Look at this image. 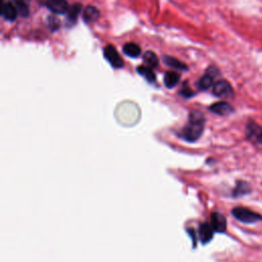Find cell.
Listing matches in <instances>:
<instances>
[{"label": "cell", "instance_id": "6da1fadb", "mask_svg": "<svg viewBox=\"0 0 262 262\" xmlns=\"http://www.w3.org/2000/svg\"><path fill=\"white\" fill-rule=\"evenodd\" d=\"M204 123L205 119L200 112L191 113L189 123L181 132V137L190 143L196 142L203 133Z\"/></svg>", "mask_w": 262, "mask_h": 262}, {"label": "cell", "instance_id": "7a4b0ae2", "mask_svg": "<svg viewBox=\"0 0 262 262\" xmlns=\"http://www.w3.org/2000/svg\"><path fill=\"white\" fill-rule=\"evenodd\" d=\"M232 213L236 219H238L239 221H242V223H245V224H253V223H257V221L262 220L261 215L247 208L237 207L233 210Z\"/></svg>", "mask_w": 262, "mask_h": 262}, {"label": "cell", "instance_id": "3957f363", "mask_svg": "<svg viewBox=\"0 0 262 262\" xmlns=\"http://www.w3.org/2000/svg\"><path fill=\"white\" fill-rule=\"evenodd\" d=\"M104 54L108 62L114 67V68H122L123 67V60L121 58L119 52L117 51L116 47L113 45H107L104 49Z\"/></svg>", "mask_w": 262, "mask_h": 262}, {"label": "cell", "instance_id": "277c9868", "mask_svg": "<svg viewBox=\"0 0 262 262\" xmlns=\"http://www.w3.org/2000/svg\"><path fill=\"white\" fill-rule=\"evenodd\" d=\"M213 93L218 97L228 98L233 96L234 89L228 81H226V80H221V81H218L213 85Z\"/></svg>", "mask_w": 262, "mask_h": 262}, {"label": "cell", "instance_id": "5b68a950", "mask_svg": "<svg viewBox=\"0 0 262 262\" xmlns=\"http://www.w3.org/2000/svg\"><path fill=\"white\" fill-rule=\"evenodd\" d=\"M246 134L249 140L257 145H262V126L255 122H250L246 128Z\"/></svg>", "mask_w": 262, "mask_h": 262}, {"label": "cell", "instance_id": "8992f818", "mask_svg": "<svg viewBox=\"0 0 262 262\" xmlns=\"http://www.w3.org/2000/svg\"><path fill=\"white\" fill-rule=\"evenodd\" d=\"M45 4L50 11L57 14L67 13L70 8L67 0H48Z\"/></svg>", "mask_w": 262, "mask_h": 262}, {"label": "cell", "instance_id": "52a82bcc", "mask_svg": "<svg viewBox=\"0 0 262 262\" xmlns=\"http://www.w3.org/2000/svg\"><path fill=\"white\" fill-rule=\"evenodd\" d=\"M211 227L214 232L217 233H225L227 231V219L226 217L217 212L211 214Z\"/></svg>", "mask_w": 262, "mask_h": 262}, {"label": "cell", "instance_id": "ba28073f", "mask_svg": "<svg viewBox=\"0 0 262 262\" xmlns=\"http://www.w3.org/2000/svg\"><path fill=\"white\" fill-rule=\"evenodd\" d=\"M18 9L11 2H2L1 5V15L6 21H14L17 16Z\"/></svg>", "mask_w": 262, "mask_h": 262}, {"label": "cell", "instance_id": "9c48e42d", "mask_svg": "<svg viewBox=\"0 0 262 262\" xmlns=\"http://www.w3.org/2000/svg\"><path fill=\"white\" fill-rule=\"evenodd\" d=\"M214 70H215L214 68H210V69L207 71V73L199 80L198 86H199L200 89L206 90V89L210 88V87L213 85L214 78H215V76H216V74L213 73Z\"/></svg>", "mask_w": 262, "mask_h": 262}, {"label": "cell", "instance_id": "30bf717a", "mask_svg": "<svg viewBox=\"0 0 262 262\" xmlns=\"http://www.w3.org/2000/svg\"><path fill=\"white\" fill-rule=\"evenodd\" d=\"M213 228L209 224H202L199 229V236L203 244H207L213 238Z\"/></svg>", "mask_w": 262, "mask_h": 262}, {"label": "cell", "instance_id": "8fae6325", "mask_svg": "<svg viewBox=\"0 0 262 262\" xmlns=\"http://www.w3.org/2000/svg\"><path fill=\"white\" fill-rule=\"evenodd\" d=\"M211 112L220 115V116H227L230 115L234 112L233 107L226 102H219V103H215L210 107Z\"/></svg>", "mask_w": 262, "mask_h": 262}, {"label": "cell", "instance_id": "7c38bea8", "mask_svg": "<svg viewBox=\"0 0 262 262\" xmlns=\"http://www.w3.org/2000/svg\"><path fill=\"white\" fill-rule=\"evenodd\" d=\"M82 10V5L79 4V3H75L72 6H70L68 12H67V22L70 25H73L76 21H77V17L80 14Z\"/></svg>", "mask_w": 262, "mask_h": 262}, {"label": "cell", "instance_id": "4fadbf2b", "mask_svg": "<svg viewBox=\"0 0 262 262\" xmlns=\"http://www.w3.org/2000/svg\"><path fill=\"white\" fill-rule=\"evenodd\" d=\"M99 16V11L94 6H87L83 10V18L86 23H93Z\"/></svg>", "mask_w": 262, "mask_h": 262}, {"label": "cell", "instance_id": "5bb4252c", "mask_svg": "<svg viewBox=\"0 0 262 262\" xmlns=\"http://www.w3.org/2000/svg\"><path fill=\"white\" fill-rule=\"evenodd\" d=\"M163 60H164V63H165L167 66H169V67H171V68H174V69H176V70H183V71L188 70V67H187L186 64H184L183 62H180V60H178L177 58H175V57H173V56H168V55H166V56H164Z\"/></svg>", "mask_w": 262, "mask_h": 262}, {"label": "cell", "instance_id": "9a60e30c", "mask_svg": "<svg viewBox=\"0 0 262 262\" xmlns=\"http://www.w3.org/2000/svg\"><path fill=\"white\" fill-rule=\"evenodd\" d=\"M179 79H180V76L176 72L169 71L165 74L164 83L168 88H173L178 84Z\"/></svg>", "mask_w": 262, "mask_h": 262}, {"label": "cell", "instance_id": "2e32d148", "mask_svg": "<svg viewBox=\"0 0 262 262\" xmlns=\"http://www.w3.org/2000/svg\"><path fill=\"white\" fill-rule=\"evenodd\" d=\"M137 73L139 75H142L143 77L146 78V80H148L149 82L153 83L156 81V76L154 71L152 70V68L148 67V66H140L137 68Z\"/></svg>", "mask_w": 262, "mask_h": 262}, {"label": "cell", "instance_id": "e0dca14e", "mask_svg": "<svg viewBox=\"0 0 262 262\" xmlns=\"http://www.w3.org/2000/svg\"><path fill=\"white\" fill-rule=\"evenodd\" d=\"M123 50H124L125 54L130 56V57H137V56H139L140 52H142V49H140V47L136 43H133V42L126 43L123 46Z\"/></svg>", "mask_w": 262, "mask_h": 262}, {"label": "cell", "instance_id": "ac0fdd59", "mask_svg": "<svg viewBox=\"0 0 262 262\" xmlns=\"http://www.w3.org/2000/svg\"><path fill=\"white\" fill-rule=\"evenodd\" d=\"M144 62L146 63V65L150 68H157L159 66V58L157 56V54L153 51H147L144 54Z\"/></svg>", "mask_w": 262, "mask_h": 262}, {"label": "cell", "instance_id": "d6986e66", "mask_svg": "<svg viewBox=\"0 0 262 262\" xmlns=\"http://www.w3.org/2000/svg\"><path fill=\"white\" fill-rule=\"evenodd\" d=\"M250 192V187L248 184L246 183H240L237 186V189L235 191V195L236 196H241V195H245L248 194Z\"/></svg>", "mask_w": 262, "mask_h": 262}, {"label": "cell", "instance_id": "ffe728a7", "mask_svg": "<svg viewBox=\"0 0 262 262\" xmlns=\"http://www.w3.org/2000/svg\"><path fill=\"white\" fill-rule=\"evenodd\" d=\"M48 22H49V26L51 27L52 30H55V29L58 28L59 22H58L57 18H55V17H53V16H50L49 19H48Z\"/></svg>", "mask_w": 262, "mask_h": 262}, {"label": "cell", "instance_id": "44dd1931", "mask_svg": "<svg viewBox=\"0 0 262 262\" xmlns=\"http://www.w3.org/2000/svg\"><path fill=\"white\" fill-rule=\"evenodd\" d=\"M194 94V92L189 88V87H187L186 85L184 86V88H183V91H181V95H184L185 97H190V96H192Z\"/></svg>", "mask_w": 262, "mask_h": 262}, {"label": "cell", "instance_id": "7402d4cb", "mask_svg": "<svg viewBox=\"0 0 262 262\" xmlns=\"http://www.w3.org/2000/svg\"><path fill=\"white\" fill-rule=\"evenodd\" d=\"M31 0H14L16 5H28Z\"/></svg>", "mask_w": 262, "mask_h": 262}, {"label": "cell", "instance_id": "603a6c76", "mask_svg": "<svg viewBox=\"0 0 262 262\" xmlns=\"http://www.w3.org/2000/svg\"><path fill=\"white\" fill-rule=\"evenodd\" d=\"M39 1H43V0H39ZM46 1H48V0H46Z\"/></svg>", "mask_w": 262, "mask_h": 262}]
</instances>
